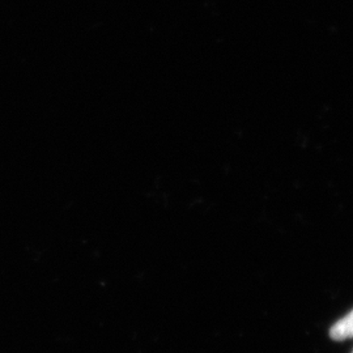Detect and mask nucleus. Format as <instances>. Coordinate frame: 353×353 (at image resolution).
Masks as SVG:
<instances>
[{
	"instance_id": "nucleus-1",
	"label": "nucleus",
	"mask_w": 353,
	"mask_h": 353,
	"mask_svg": "<svg viewBox=\"0 0 353 353\" xmlns=\"http://www.w3.org/2000/svg\"><path fill=\"white\" fill-rule=\"evenodd\" d=\"M330 336L336 341H347L353 338V310L331 327Z\"/></svg>"
}]
</instances>
